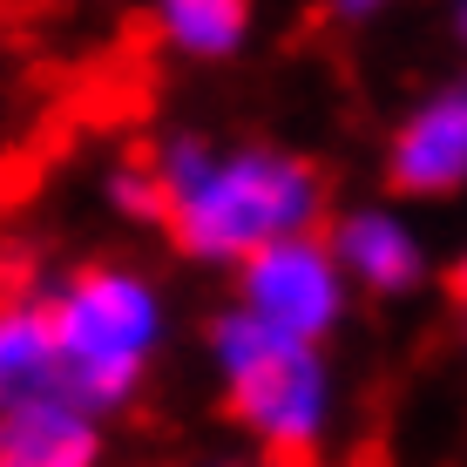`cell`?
<instances>
[{"label":"cell","instance_id":"1","mask_svg":"<svg viewBox=\"0 0 467 467\" xmlns=\"http://www.w3.org/2000/svg\"><path fill=\"white\" fill-rule=\"evenodd\" d=\"M150 163L163 176V231L197 271H237L278 237L326 231V176L285 142L170 129Z\"/></svg>","mask_w":467,"mask_h":467},{"label":"cell","instance_id":"2","mask_svg":"<svg viewBox=\"0 0 467 467\" xmlns=\"http://www.w3.org/2000/svg\"><path fill=\"white\" fill-rule=\"evenodd\" d=\"M47 326L61 352V386L102 420H116L142 400L170 352V292L142 265L102 257V265H75L41 285Z\"/></svg>","mask_w":467,"mask_h":467},{"label":"cell","instance_id":"3","mask_svg":"<svg viewBox=\"0 0 467 467\" xmlns=\"http://www.w3.org/2000/svg\"><path fill=\"white\" fill-rule=\"evenodd\" d=\"M203 366L217 379L223 413L237 433L271 461H312L318 447L339 433L346 386L332 373L326 346L292 339V332L265 326L244 305H217L203 326Z\"/></svg>","mask_w":467,"mask_h":467},{"label":"cell","instance_id":"4","mask_svg":"<svg viewBox=\"0 0 467 467\" xmlns=\"http://www.w3.org/2000/svg\"><path fill=\"white\" fill-rule=\"evenodd\" d=\"M231 298L257 312L265 326L292 332V339H312V346H332L346 332L352 318V298H359V285H352V271L339 265V251H332L326 231H298V237H278V244H265L257 257L231 271Z\"/></svg>","mask_w":467,"mask_h":467},{"label":"cell","instance_id":"5","mask_svg":"<svg viewBox=\"0 0 467 467\" xmlns=\"http://www.w3.org/2000/svg\"><path fill=\"white\" fill-rule=\"evenodd\" d=\"M386 183L400 197H461L467 190V68L413 95V109L386 136Z\"/></svg>","mask_w":467,"mask_h":467},{"label":"cell","instance_id":"6","mask_svg":"<svg viewBox=\"0 0 467 467\" xmlns=\"http://www.w3.org/2000/svg\"><path fill=\"white\" fill-rule=\"evenodd\" d=\"M326 237L339 251V265L352 271L359 298L400 305V298H420L433 278V244L400 203H352V211L326 217Z\"/></svg>","mask_w":467,"mask_h":467},{"label":"cell","instance_id":"7","mask_svg":"<svg viewBox=\"0 0 467 467\" xmlns=\"http://www.w3.org/2000/svg\"><path fill=\"white\" fill-rule=\"evenodd\" d=\"M109 420L95 407L47 386V393L0 400V467H102L109 454Z\"/></svg>","mask_w":467,"mask_h":467},{"label":"cell","instance_id":"8","mask_svg":"<svg viewBox=\"0 0 467 467\" xmlns=\"http://www.w3.org/2000/svg\"><path fill=\"white\" fill-rule=\"evenodd\" d=\"M150 35L190 68H223L257 35V0H142Z\"/></svg>","mask_w":467,"mask_h":467},{"label":"cell","instance_id":"9","mask_svg":"<svg viewBox=\"0 0 467 467\" xmlns=\"http://www.w3.org/2000/svg\"><path fill=\"white\" fill-rule=\"evenodd\" d=\"M47 386H61L55 326H47L41 292H21V298H7V312H0V400L47 393Z\"/></svg>","mask_w":467,"mask_h":467},{"label":"cell","instance_id":"10","mask_svg":"<svg viewBox=\"0 0 467 467\" xmlns=\"http://www.w3.org/2000/svg\"><path fill=\"white\" fill-rule=\"evenodd\" d=\"M102 197H109V211H116V217L163 223V176H156V163H109Z\"/></svg>","mask_w":467,"mask_h":467},{"label":"cell","instance_id":"11","mask_svg":"<svg viewBox=\"0 0 467 467\" xmlns=\"http://www.w3.org/2000/svg\"><path fill=\"white\" fill-rule=\"evenodd\" d=\"M393 0H326L332 21H373V14H386Z\"/></svg>","mask_w":467,"mask_h":467},{"label":"cell","instance_id":"12","mask_svg":"<svg viewBox=\"0 0 467 467\" xmlns=\"http://www.w3.org/2000/svg\"><path fill=\"white\" fill-rule=\"evenodd\" d=\"M447 27H454V41L467 47V0H447Z\"/></svg>","mask_w":467,"mask_h":467},{"label":"cell","instance_id":"13","mask_svg":"<svg viewBox=\"0 0 467 467\" xmlns=\"http://www.w3.org/2000/svg\"><path fill=\"white\" fill-rule=\"evenodd\" d=\"M447 285H454V305H467V251L454 257V271H447Z\"/></svg>","mask_w":467,"mask_h":467},{"label":"cell","instance_id":"14","mask_svg":"<svg viewBox=\"0 0 467 467\" xmlns=\"http://www.w3.org/2000/svg\"><path fill=\"white\" fill-rule=\"evenodd\" d=\"M454 326H461V352H467V305H454Z\"/></svg>","mask_w":467,"mask_h":467},{"label":"cell","instance_id":"15","mask_svg":"<svg viewBox=\"0 0 467 467\" xmlns=\"http://www.w3.org/2000/svg\"><path fill=\"white\" fill-rule=\"evenodd\" d=\"M197 467H237V461H197Z\"/></svg>","mask_w":467,"mask_h":467}]
</instances>
